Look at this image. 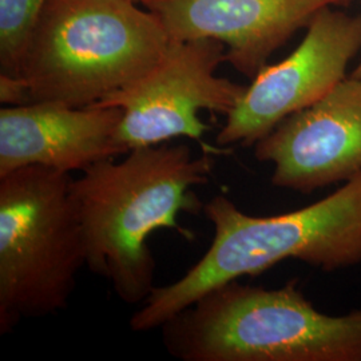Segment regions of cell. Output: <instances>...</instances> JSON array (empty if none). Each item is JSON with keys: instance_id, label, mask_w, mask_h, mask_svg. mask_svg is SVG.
Here are the masks:
<instances>
[{"instance_id": "cell-1", "label": "cell", "mask_w": 361, "mask_h": 361, "mask_svg": "<svg viewBox=\"0 0 361 361\" xmlns=\"http://www.w3.org/2000/svg\"><path fill=\"white\" fill-rule=\"evenodd\" d=\"M216 155H193L185 145L133 149L71 180L70 197L83 234L86 267L106 279L125 304L145 302L155 288V259L147 240L159 229L185 240L180 213L198 214L205 204L194 192L216 168Z\"/></svg>"}, {"instance_id": "cell-2", "label": "cell", "mask_w": 361, "mask_h": 361, "mask_svg": "<svg viewBox=\"0 0 361 361\" xmlns=\"http://www.w3.org/2000/svg\"><path fill=\"white\" fill-rule=\"evenodd\" d=\"M214 237L202 258L154 288L130 319L134 332L161 328L219 285L297 259L323 271L361 264V171L323 200L279 216H250L219 194L204 207Z\"/></svg>"}, {"instance_id": "cell-3", "label": "cell", "mask_w": 361, "mask_h": 361, "mask_svg": "<svg viewBox=\"0 0 361 361\" xmlns=\"http://www.w3.org/2000/svg\"><path fill=\"white\" fill-rule=\"evenodd\" d=\"M134 0H47L19 66L28 104H99L147 74L171 46Z\"/></svg>"}, {"instance_id": "cell-4", "label": "cell", "mask_w": 361, "mask_h": 361, "mask_svg": "<svg viewBox=\"0 0 361 361\" xmlns=\"http://www.w3.org/2000/svg\"><path fill=\"white\" fill-rule=\"evenodd\" d=\"M161 329L182 361H361V308L320 312L296 279L274 289L219 285Z\"/></svg>"}, {"instance_id": "cell-5", "label": "cell", "mask_w": 361, "mask_h": 361, "mask_svg": "<svg viewBox=\"0 0 361 361\" xmlns=\"http://www.w3.org/2000/svg\"><path fill=\"white\" fill-rule=\"evenodd\" d=\"M71 176L30 166L0 177V334L65 310L86 265Z\"/></svg>"}, {"instance_id": "cell-6", "label": "cell", "mask_w": 361, "mask_h": 361, "mask_svg": "<svg viewBox=\"0 0 361 361\" xmlns=\"http://www.w3.org/2000/svg\"><path fill=\"white\" fill-rule=\"evenodd\" d=\"M226 62V47L213 39L173 40L164 58L142 78L95 106L122 110L116 131L119 143L133 149L189 138L210 154H231V147L204 142L210 126L201 111L228 116L246 86L217 77Z\"/></svg>"}, {"instance_id": "cell-7", "label": "cell", "mask_w": 361, "mask_h": 361, "mask_svg": "<svg viewBox=\"0 0 361 361\" xmlns=\"http://www.w3.org/2000/svg\"><path fill=\"white\" fill-rule=\"evenodd\" d=\"M360 50V15L324 8L296 50L279 63L264 66L246 86L217 134V145L255 146L285 118L334 90Z\"/></svg>"}, {"instance_id": "cell-8", "label": "cell", "mask_w": 361, "mask_h": 361, "mask_svg": "<svg viewBox=\"0 0 361 361\" xmlns=\"http://www.w3.org/2000/svg\"><path fill=\"white\" fill-rule=\"evenodd\" d=\"M273 186L310 194L361 171V80L345 78L319 102L285 118L255 146Z\"/></svg>"}, {"instance_id": "cell-9", "label": "cell", "mask_w": 361, "mask_h": 361, "mask_svg": "<svg viewBox=\"0 0 361 361\" xmlns=\"http://www.w3.org/2000/svg\"><path fill=\"white\" fill-rule=\"evenodd\" d=\"M352 0H147L173 40L213 39L226 47V62L256 77L271 54L326 7Z\"/></svg>"}, {"instance_id": "cell-10", "label": "cell", "mask_w": 361, "mask_h": 361, "mask_svg": "<svg viewBox=\"0 0 361 361\" xmlns=\"http://www.w3.org/2000/svg\"><path fill=\"white\" fill-rule=\"evenodd\" d=\"M121 121L122 110L114 106L34 102L1 107L0 177L30 166L70 174L126 155L116 137Z\"/></svg>"}, {"instance_id": "cell-11", "label": "cell", "mask_w": 361, "mask_h": 361, "mask_svg": "<svg viewBox=\"0 0 361 361\" xmlns=\"http://www.w3.org/2000/svg\"><path fill=\"white\" fill-rule=\"evenodd\" d=\"M47 0H0V74L18 77L31 30Z\"/></svg>"}, {"instance_id": "cell-12", "label": "cell", "mask_w": 361, "mask_h": 361, "mask_svg": "<svg viewBox=\"0 0 361 361\" xmlns=\"http://www.w3.org/2000/svg\"><path fill=\"white\" fill-rule=\"evenodd\" d=\"M0 102L6 106L28 104V90L22 78L0 74Z\"/></svg>"}, {"instance_id": "cell-13", "label": "cell", "mask_w": 361, "mask_h": 361, "mask_svg": "<svg viewBox=\"0 0 361 361\" xmlns=\"http://www.w3.org/2000/svg\"><path fill=\"white\" fill-rule=\"evenodd\" d=\"M350 77L356 78V79H360L361 80V61L359 62V65L356 66L353 68V71L350 73Z\"/></svg>"}, {"instance_id": "cell-14", "label": "cell", "mask_w": 361, "mask_h": 361, "mask_svg": "<svg viewBox=\"0 0 361 361\" xmlns=\"http://www.w3.org/2000/svg\"><path fill=\"white\" fill-rule=\"evenodd\" d=\"M134 1H137L138 4H143V3H145V1H147V0H134Z\"/></svg>"}]
</instances>
